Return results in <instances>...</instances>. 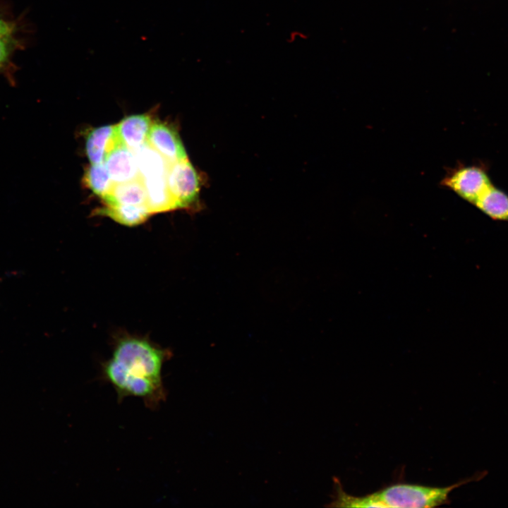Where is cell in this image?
Segmentation results:
<instances>
[{
  "label": "cell",
  "mask_w": 508,
  "mask_h": 508,
  "mask_svg": "<svg viewBox=\"0 0 508 508\" xmlns=\"http://www.w3.org/2000/svg\"><path fill=\"white\" fill-rule=\"evenodd\" d=\"M18 31V20L0 10V35L17 34Z\"/></svg>",
  "instance_id": "obj_17"
},
{
  "label": "cell",
  "mask_w": 508,
  "mask_h": 508,
  "mask_svg": "<svg viewBox=\"0 0 508 508\" xmlns=\"http://www.w3.org/2000/svg\"><path fill=\"white\" fill-rule=\"evenodd\" d=\"M481 471L447 487H431L418 484L396 483L371 493L379 505L385 507H435L449 503L453 490L485 477Z\"/></svg>",
  "instance_id": "obj_2"
},
{
  "label": "cell",
  "mask_w": 508,
  "mask_h": 508,
  "mask_svg": "<svg viewBox=\"0 0 508 508\" xmlns=\"http://www.w3.org/2000/svg\"><path fill=\"white\" fill-rule=\"evenodd\" d=\"M102 198L105 205H147L146 191L140 178L127 182L114 183L110 191Z\"/></svg>",
  "instance_id": "obj_9"
},
{
  "label": "cell",
  "mask_w": 508,
  "mask_h": 508,
  "mask_svg": "<svg viewBox=\"0 0 508 508\" xmlns=\"http://www.w3.org/2000/svg\"><path fill=\"white\" fill-rule=\"evenodd\" d=\"M104 164L114 183L140 178L134 152L124 145L112 150L107 155Z\"/></svg>",
  "instance_id": "obj_6"
},
{
  "label": "cell",
  "mask_w": 508,
  "mask_h": 508,
  "mask_svg": "<svg viewBox=\"0 0 508 508\" xmlns=\"http://www.w3.org/2000/svg\"><path fill=\"white\" fill-rule=\"evenodd\" d=\"M23 45L17 34L0 35V74L6 73L11 68L13 54Z\"/></svg>",
  "instance_id": "obj_16"
},
{
  "label": "cell",
  "mask_w": 508,
  "mask_h": 508,
  "mask_svg": "<svg viewBox=\"0 0 508 508\" xmlns=\"http://www.w3.org/2000/svg\"><path fill=\"white\" fill-rule=\"evenodd\" d=\"M492 184L485 167L480 164L454 169L441 181L442 186L473 205Z\"/></svg>",
  "instance_id": "obj_3"
},
{
  "label": "cell",
  "mask_w": 508,
  "mask_h": 508,
  "mask_svg": "<svg viewBox=\"0 0 508 508\" xmlns=\"http://www.w3.org/2000/svg\"><path fill=\"white\" fill-rule=\"evenodd\" d=\"M167 181L169 192L178 208L189 207L197 200L200 179L188 159L170 164Z\"/></svg>",
  "instance_id": "obj_4"
},
{
  "label": "cell",
  "mask_w": 508,
  "mask_h": 508,
  "mask_svg": "<svg viewBox=\"0 0 508 508\" xmlns=\"http://www.w3.org/2000/svg\"><path fill=\"white\" fill-rule=\"evenodd\" d=\"M103 214L126 226H135L144 222L151 212L146 205H105L100 210Z\"/></svg>",
  "instance_id": "obj_13"
},
{
  "label": "cell",
  "mask_w": 508,
  "mask_h": 508,
  "mask_svg": "<svg viewBox=\"0 0 508 508\" xmlns=\"http://www.w3.org/2000/svg\"><path fill=\"white\" fill-rule=\"evenodd\" d=\"M133 152L141 179L167 176L170 163L147 142Z\"/></svg>",
  "instance_id": "obj_11"
},
{
  "label": "cell",
  "mask_w": 508,
  "mask_h": 508,
  "mask_svg": "<svg viewBox=\"0 0 508 508\" xmlns=\"http://www.w3.org/2000/svg\"><path fill=\"white\" fill-rule=\"evenodd\" d=\"M474 205L494 220L508 222V195L492 184Z\"/></svg>",
  "instance_id": "obj_12"
},
{
  "label": "cell",
  "mask_w": 508,
  "mask_h": 508,
  "mask_svg": "<svg viewBox=\"0 0 508 508\" xmlns=\"http://www.w3.org/2000/svg\"><path fill=\"white\" fill-rule=\"evenodd\" d=\"M151 125L148 116L136 114L126 117L115 126L123 144L133 151L147 142Z\"/></svg>",
  "instance_id": "obj_8"
},
{
  "label": "cell",
  "mask_w": 508,
  "mask_h": 508,
  "mask_svg": "<svg viewBox=\"0 0 508 508\" xmlns=\"http://www.w3.org/2000/svg\"><path fill=\"white\" fill-rule=\"evenodd\" d=\"M85 182L93 193L102 198L111 189V181L104 162L92 164L85 174Z\"/></svg>",
  "instance_id": "obj_15"
},
{
  "label": "cell",
  "mask_w": 508,
  "mask_h": 508,
  "mask_svg": "<svg viewBox=\"0 0 508 508\" xmlns=\"http://www.w3.org/2000/svg\"><path fill=\"white\" fill-rule=\"evenodd\" d=\"M123 145L116 126H103L93 129L86 138L85 149L91 164L104 162L107 155L117 146Z\"/></svg>",
  "instance_id": "obj_7"
},
{
  "label": "cell",
  "mask_w": 508,
  "mask_h": 508,
  "mask_svg": "<svg viewBox=\"0 0 508 508\" xmlns=\"http://www.w3.org/2000/svg\"><path fill=\"white\" fill-rule=\"evenodd\" d=\"M147 196V206L151 214L177 209L167 184V176L142 179Z\"/></svg>",
  "instance_id": "obj_10"
},
{
  "label": "cell",
  "mask_w": 508,
  "mask_h": 508,
  "mask_svg": "<svg viewBox=\"0 0 508 508\" xmlns=\"http://www.w3.org/2000/svg\"><path fill=\"white\" fill-rule=\"evenodd\" d=\"M147 142L170 164L187 159L186 150L179 135L166 124L161 123L152 124Z\"/></svg>",
  "instance_id": "obj_5"
},
{
  "label": "cell",
  "mask_w": 508,
  "mask_h": 508,
  "mask_svg": "<svg viewBox=\"0 0 508 508\" xmlns=\"http://www.w3.org/2000/svg\"><path fill=\"white\" fill-rule=\"evenodd\" d=\"M334 494L328 507H377L370 494L364 496H353L344 491L339 479L334 478Z\"/></svg>",
  "instance_id": "obj_14"
},
{
  "label": "cell",
  "mask_w": 508,
  "mask_h": 508,
  "mask_svg": "<svg viewBox=\"0 0 508 508\" xmlns=\"http://www.w3.org/2000/svg\"><path fill=\"white\" fill-rule=\"evenodd\" d=\"M169 356L146 339H121L111 358L102 364V378L112 385L119 401L133 397L141 399L146 407L157 409L167 398L162 370Z\"/></svg>",
  "instance_id": "obj_1"
}]
</instances>
